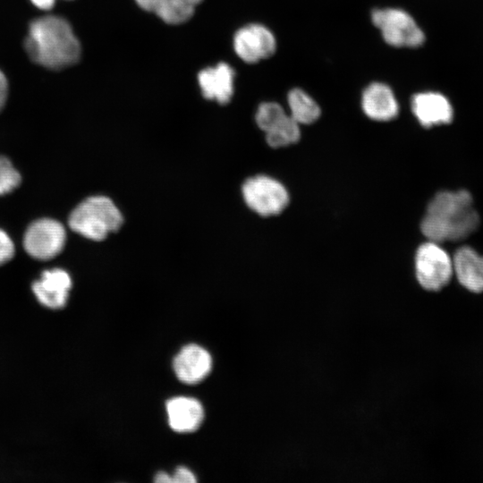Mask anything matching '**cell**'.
Returning a JSON list of instances; mask_svg holds the SVG:
<instances>
[{
  "instance_id": "obj_1",
  "label": "cell",
  "mask_w": 483,
  "mask_h": 483,
  "mask_svg": "<svg viewBox=\"0 0 483 483\" xmlns=\"http://www.w3.org/2000/svg\"><path fill=\"white\" fill-rule=\"evenodd\" d=\"M479 225L469 191H441L429 202L421 222V232L428 241L440 243L469 237Z\"/></svg>"
},
{
  "instance_id": "obj_2",
  "label": "cell",
  "mask_w": 483,
  "mask_h": 483,
  "mask_svg": "<svg viewBox=\"0 0 483 483\" xmlns=\"http://www.w3.org/2000/svg\"><path fill=\"white\" fill-rule=\"evenodd\" d=\"M24 46L32 61L52 70L71 66L80 55V45L71 25L57 16L34 20Z\"/></svg>"
},
{
  "instance_id": "obj_3",
  "label": "cell",
  "mask_w": 483,
  "mask_h": 483,
  "mask_svg": "<svg viewBox=\"0 0 483 483\" xmlns=\"http://www.w3.org/2000/svg\"><path fill=\"white\" fill-rule=\"evenodd\" d=\"M123 217L111 199L92 196L80 202L71 213L68 225L75 233L93 241H102L117 231Z\"/></svg>"
},
{
  "instance_id": "obj_4",
  "label": "cell",
  "mask_w": 483,
  "mask_h": 483,
  "mask_svg": "<svg viewBox=\"0 0 483 483\" xmlns=\"http://www.w3.org/2000/svg\"><path fill=\"white\" fill-rule=\"evenodd\" d=\"M371 21L380 30L383 39L392 47H418L425 40L424 33L415 20L402 9H375Z\"/></svg>"
},
{
  "instance_id": "obj_5",
  "label": "cell",
  "mask_w": 483,
  "mask_h": 483,
  "mask_svg": "<svg viewBox=\"0 0 483 483\" xmlns=\"http://www.w3.org/2000/svg\"><path fill=\"white\" fill-rule=\"evenodd\" d=\"M415 274L423 289L439 291L450 282L453 275V260L438 243L428 241L417 250Z\"/></svg>"
},
{
  "instance_id": "obj_6",
  "label": "cell",
  "mask_w": 483,
  "mask_h": 483,
  "mask_svg": "<svg viewBox=\"0 0 483 483\" xmlns=\"http://www.w3.org/2000/svg\"><path fill=\"white\" fill-rule=\"evenodd\" d=\"M242 195L247 206L263 216L281 213L289 202L284 186L267 175H257L246 180L242 185Z\"/></svg>"
},
{
  "instance_id": "obj_7",
  "label": "cell",
  "mask_w": 483,
  "mask_h": 483,
  "mask_svg": "<svg viewBox=\"0 0 483 483\" xmlns=\"http://www.w3.org/2000/svg\"><path fill=\"white\" fill-rule=\"evenodd\" d=\"M66 241L65 229L61 223L50 218L33 222L26 230L24 249L34 258L47 260L58 255Z\"/></svg>"
},
{
  "instance_id": "obj_8",
  "label": "cell",
  "mask_w": 483,
  "mask_h": 483,
  "mask_svg": "<svg viewBox=\"0 0 483 483\" xmlns=\"http://www.w3.org/2000/svg\"><path fill=\"white\" fill-rule=\"evenodd\" d=\"M236 55L245 63L254 64L274 55L276 40L266 26L254 23L238 30L233 37Z\"/></svg>"
},
{
  "instance_id": "obj_9",
  "label": "cell",
  "mask_w": 483,
  "mask_h": 483,
  "mask_svg": "<svg viewBox=\"0 0 483 483\" xmlns=\"http://www.w3.org/2000/svg\"><path fill=\"white\" fill-rule=\"evenodd\" d=\"M72 279L69 274L60 268L46 270L41 277L32 284V291L38 301L45 307L58 309L66 304Z\"/></svg>"
},
{
  "instance_id": "obj_10",
  "label": "cell",
  "mask_w": 483,
  "mask_h": 483,
  "mask_svg": "<svg viewBox=\"0 0 483 483\" xmlns=\"http://www.w3.org/2000/svg\"><path fill=\"white\" fill-rule=\"evenodd\" d=\"M212 368L208 352L197 344L184 346L174 360V369L183 383L195 384L204 379Z\"/></svg>"
},
{
  "instance_id": "obj_11",
  "label": "cell",
  "mask_w": 483,
  "mask_h": 483,
  "mask_svg": "<svg viewBox=\"0 0 483 483\" xmlns=\"http://www.w3.org/2000/svg\"><path fill=\"white\" fill-rule=\"evenodd\" d=\"M234 72L225 63L201 70L198 74L199 85L204 97L227 104L233 94Z\"/></svg>"
},
{
  "instance_id": "obj_12",
  "label": "cell",
  "mask_w": 483,
  "mask_h": 483,
  "mask_svg": "<svg viewBox=\"0 0 483 483\" xmlns=\"http://www.w3.org/2000/svg\"><path fill=\"white\" fill-rule=\"evenodd\" d=\"M361 106L375 121L386 122L397 116L398 102L392 89L383 82H372L362 92Z\"/></svg>"
},
{
  "instance_id": "obj_13",
  "label": "cell",
  "mask_w": 483,
  "mask_h": 483,
  "mask_svg": "<svg viewBox=\"0 0 483 483\" xmlns=\"http://www.w3.org/2000/svg\"><path fill=\"white\" fill-rule=\"evenodd\" d=\"M411 109L419 123L425 127L449 123L453 118L451 104L445 97L436 92L414 95Z\"/></svg>"
},
{
  "instance_id": "obj_14",
  "label": "cell",
  "mask_w": 483,
  "mask_h": 483,
  "mask_svg": "<svg viewBox=\"0 0 483 483\" xmlns=\"http://www.w3.org/2000/svg\"><path fill=\"white\" fill-rule=\"evenodd\" d=\"M168 422L172 429L180 433L192 432L201 424L204 410L195 398L179 396L166 403Z\"/></svg>"
},
{
  "instance_id": "obj_15",
  "label": "cell",
  "mask_w": 483,
  "mask_h": 483,
  "mask_svg": "<svg viewBox=\"0 0 483 483\" xmlns=\"http://www.w3.org/2000/svg\"><path fill=\"white\" fill-rule=\"evenodd\" d=\"M453 273L459 283L472 292H483V257L473 249L460 248L453 259Z\"/></svg>"
},
{
  "instance_id": "obj_16",
  "label": "cell",
  "mask_w": 483,
  "mask_h": 483,
  "mask_svg": "<svg viewBox=\"0 0 483 483\" xmlns=\"http://www.w3.org/2000/svg\"><path fill=\"white\" fill-rule=\"evenodd\" d=\"M290 115L299 124H310L320 115L317 102L301 89H292L287 97Z\"/></svg>"
},
{
  "instance_id": "obj_17",
  "label": "cell",
  "mask_w": 483,
  "mask_h": 483,
  "mask_svg": "<svg viewBox=\"0 0 483 483\" xmlns=\"http://www.w3.org/2000/svg\"><path fill=\"white\" fill-rule=\"evenodd\" d=\"M300 137V124L290 114H287L282 122L266 132L267 142L273 148L293 144L299 140Z\"/></svg>"
},
{
  "instance_id": "obj_18",
  "label": "cell",
  "mask_w": 483,
  "mask_h": 483,
  "mask_svg": "<svg viewBox=\"0 0 483 483\" xmlns=\"http://www.w3.org/2000/svg\"><path fill=\"white\" fill-rule=\"evenodd\" d=\"M195 7L183 0H165L155 13L162 21L168 24H181L190 20Z\"/></svg>"
},
{
  "instance_id": "obj_19",
  "label": "cell",
  "mask_w": 483,
  "mask_h": 483,
  "mask_svg": "<svg viewBox=\"0 0 483 483\" xmlns=\"http://www.w3.org/2000/svg\"><path fill=\"white\" fill-rule=\"evenodd\" d=\"M287 114L279 104L265 102L258 106L255 119L258 126L267 132L282 122Z\"/></svg>"
},
{
  "instance_id": "obj_20",
  "label": "cell",
  "mask_w": 483,
  "mask_h": 483,
  "mask_svg": "<svg viewBox=\"0 0 483 483\" xmlns=\"http://www.w3.org/2000/svg\"><path fill=\"white\" fill-rule=\"evenodd\" d=\"M21 182V175L4 157H0V196L14 190Z\"/></svg>"
},
{
  "instance_id": "obj_21",
  "label": "cell",
  "mask_w": 483,
  "mask_h": 483,
  "mask_svg": "<svg viewBox=\"0 0 483 483\" xmlns=\"http://www.w3.org/2000/svg\"><path fill=\"white\" fill-rule=\"evenodd\" d=\"M14 255V245L6 233L0 230V265L9 261Z\"/></svg>"
},
{
  "instance_id": "obj_22",
  "label": "cell",
  "mask_w": 483,
  "mask_h": 483,
  "mask_svg": "<svg viewBox=\"0 0 483 483\" xmlns=\"http://www.w3.org/2000/svg\"><path fill=\"white\" fill-rule=\"evenodd\" d=\"M173 482L177 483H195V475L186 467H178L172 476Z\"/></svg>"
},
{
  "instance_id": "obj_23",
  "label": "cell",
  "mask_w": 483,
  "mask_h": 483,
  "mask_svg": "<svg viewBox=\"0 0 483 483\" xmlns=\"http://www.w3.org/2000/svg\"><path fill=\"white\" fill-rule=\"evenodd\" d=\"M143 10L156 13L165 0H135Z\"/></svg>"
},
{
  "instance_id": "obj_24",
  "label": "cell",
  "mask_w": 483,
  "mask_h": 483,
  "mask_svg": "<svg viewBox=\"0 0 483 483\" xmlns=\"http://www.w3.org/2000/svg\"><path fill=\"white\" fill-rule=\"evenodd\" d=\"M8 91V84L4 74L0 71V110L4 106Z\"/></svg>"
},
{
  "instance_id": "obj_25",
  "label": "cell",
  "mask_w": 483,
  "mask_h": 483,
  "mask_svg": "<svg viewBox=\"0 0 483 483\" xmlns=\"http://www.w3.org/2000/svg\"><path fill=\"white\" fill-rule=\"evenodd\" d=\"M34 5L42 10H48L52 8L55 4V0H30Z\"/></svg>"
},
{
  "instance_id": "obj_26",
  "label": "cell",
  "mask_w": 483,
  "mask_h": 483,
  "mask_svg": "<svg viewBox=\"0 0 483 483\" xmlns=\"http://www.w3.org/2000/svg\"><path fill=\"white\" fill-rule=\"evenodd\" d=\"M156 482H161V483H172V476L165 472H158L155 477Z\"/></svg>"
},
{
  "instance_id": "obj_27",
  "label": "cell",
  "mask_w": 483,
  "mask_h": 483,
  "mask_svg": "<svg viewBox=\"0 0 483 483\" xmlns=\"http://www.w3.org/2000/svg\"><path fill=\"white\" fill-rule=\"evenodd\" d=\"M187 4L196 7L199 4L201 3L202 0H183Z\"/></svg>"
}]
</instances>
